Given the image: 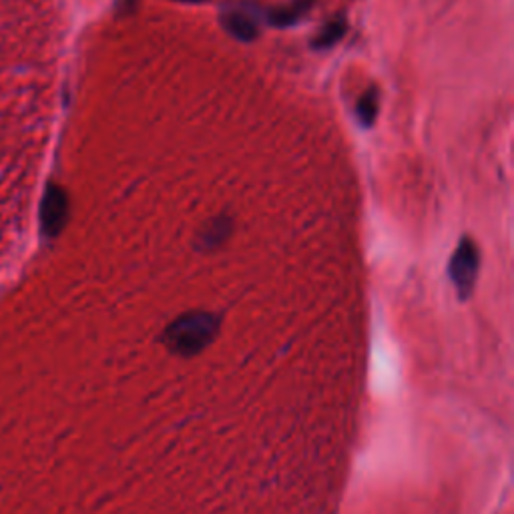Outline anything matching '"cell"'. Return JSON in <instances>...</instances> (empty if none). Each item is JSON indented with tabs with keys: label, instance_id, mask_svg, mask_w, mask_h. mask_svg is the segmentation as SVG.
Returning <instances> with one entry per match:
<instances>
[{
	"label": "cell",
	"instance_id": "1",
	"mask_svg": "<svg viewBox=\"0 0 514 514\" xmlns=\"http://www.w3.org/2000/svg\"><path fill=\"white\" fill-rule=\"evenodd\" d=\"M220 332V318L207 312H192L177 318L164 333V341L182 356H192L211 344Z\"/></svg>",
	"mask_w": 514,
	"mask_h": 514
},
{
	"label": "cell",
	"instance_id": "2",
	"mask_svg": "<svg viewBox=\"0 0 514 514\" xmlns=\"http://www.w3.org/2000/svg\"><path fill=\"white\" fill-rule=\"evenodd\" d=\"M478 264H481V256H478V248L472 239H463L458 243L453 259H450V279H453L454 287L458 290L460 297H468L472 292L476 276H478Z\"/></svg>",
	"mask_w": 514,
	"mask_h": 514
},
{
	"label": "cell",
	"instance_id": "3",
	"mask_svg": "<svg viewBox=\"0 0 514 514\" xmlns=\"http://www.w3.org/2000/svg\"><path fill=\"white\" fill-rule=\"evenodd\" d=\"M69 220V197L65 189L57 183H49L41 201V231L44 238H57L65 229Z\"/></svg>",
	"mask_w": 514,
	"mask_h": 514
},
{
	"label": "cell",
	"instance_id": "4",
	"mask_svg": "<svg viewBox=\"0 0 514 514\" xmlns=\"http://www.w3.org/2000/svg\"><path fill=\"white\" fill-rule=\"evenodd\" d=\"M223 29L239 41H254L257 37V19L248 6H228L221 14Z\"/></svg>",
	"mask_w": 514,
	"mask_h": 514
},
{
	"label": "cell",
	"instance_id": "5",
	"mask_svg": "<svg viewBox=\"0 0 514 514\" xmlns=\"http://www.w3.org/2000/svg\"><path fill=\"white\" fill-rule=\"evenodd\" d=\"M229 220L228 218H218L211 223H207V228L200 233V246L205 249L218 248L225 241V238L229 236Z\"/></svg>",
	"mask_w": 514,
	"mask_h": 514
},
{
	"label": "cell",
	"instance_id": "6",
	"mask_svg": "<svg viewBox=\"0 0 514 514\" xmlns=\"http://www.w3.org/2000/svg\"><path fill=\"white\" fill-rule=\"evenodd\" d=\"M310 0H294L290 6L276 8V11L269 13V23L272 26H290L294 24L304 13H308Z\"/></svg>",
	"mask_w": 514,
	"mask_h": 514
},
{
	"label": "cell",
	"instance_id": "7",
	"mask_svg": "<svg viewBox=\"0 0 514 514\" xmlns=\"http://www.w3.org/2000/svg\"><path fill=\"white\" fill-rule=\"evenodd\" d=\"M344 33H346V21L344 19H333L332 23L323 26L322 33L313 39V47L315 49H330L336 42H340V39L344 37Z\"/></svg>",
	"mask_w": 514,
	"mask_h": 514
},
{
	"label": "cell",
	"instance_id": "8",
	"mask_svg": "<svg viewBox=\"0 0 514 514\" xmlns=\"http://www.w3.org/2000/svg\"><path fill=\"white\" fill-rule=\"evenodd\" d=\"M378 91L376 89H369V91L360 98V103H358V117H360V121H362L366 127H369V125L374 123L376 119V115H378Z\"/></svg>",
	"mask_w": 514,
	"mask_h": 514
}]
</instances>
